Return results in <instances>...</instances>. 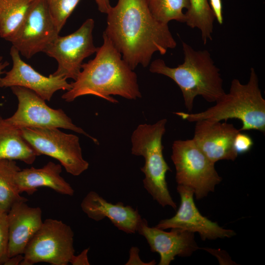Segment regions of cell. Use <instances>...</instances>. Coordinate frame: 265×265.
I'll return each mask as SVG.
<instances>
[{
	"instance_id": "cell-1",
	"label": "cell",
	"mask_w": 265,
	"mask_h": 265,
	"mask_svg": "<svg viewBox=\"0 0 265 265\" xmlns=\"http://www.w3.org/2000/svg\"><path fill=\"white\" fill-rule=\"evenodd\" d=\"M106 14L103 33L132 70L148 66L155 53L163 55L177 46L168 24L154 18L147 0H118Z\"/></svg>"
},
{
	"instance_id": "cell-2",
	"label": "cell",
	"mask_w": 265,
	"mask_h": 265,
	"mask_svg": "<svg viewBox=\"0 0 265 265\" xmlns=\"http://www.w3.org/2000/svg\"><path fill=\"white\" fill-rule=\"evenodd\" d=\"M104 42L95 57L83 63L71 88L62 95L67 102L85 95H94L112 103L118 101L111 95L129 100L142 97L136 74L123 59L120 53L103 33Z\"/></svg>"
},
{
	"instance_id": "cell-3",
	"label": "cell",
	"mask_w": 265,
	"mask_h": 265,
	"mask_svg": "<svg viewBox=\"0 0 265 265\" xmlns=\"http://www.w3.org/2000/svg\"><path fill=\"white\" fill-rule=\"evenodd\" d=\"M184 62L176 67L166 65L163 60L151 62V73L171 79L180 88L186 107L193 109L195 98L201 96L207 102L215 103L225 94L220 70L214 64L207 50L195 51L182 42Z\"/></svg>"
},
{
	"instance_id": "cell-4",
	"label": "cell",
	"mask_w": 265,
	"mask_h": 265,
	"mask_svg": "<svg viewBox=\"0 0 265 265\" xmlns=\"http://www.w3.org/2000/svg\"><path fill=\"white\" fill-rule=\"evenodd\" d=\"M216 104L198 113L177 112L174 113L188 122L200 120L227 121L237 119L242 123L239 131L257 130L265 132V100L259 87V79L255 69H250L247 83L242 84L237 79L231 83L230 90Z\"/></svg>"
},
{
	"instance_id": "cell-5",
	"label": "cell",
	"mask_w": 265,
	"mask_h": 265,
	"mask_svg": "<svg viewBox=\"0 0 265 265\" xmlns=\"http://www.w3.org/2000/svg\"><path fill=\"white\" fill-rule=\"evenodd\" d=\"M167 119L163 118L153 124H140L131 136L132 154L144 158L141 168L144 175L143 186L153 199L163 207L177 206L168 188L166 174L170 168L162 153V138L166 131Z\"/></svg>"
},
{
	"instance_id": "cell-6",
	"label": "cell",
	"mask_w": 265,
	"mask_h": 265,
	"mask_svg": "<svg viewBox=\"0 0 265 265\" xmlns=\"http://www.w3.org/2000/svg\"><path fill=\"white\" fill-rule=\"evenodd\" d=\"M171 158L175 167L177 185L192 189L197 200L214 191L222 180L215 169V163L192 139L174 141Z\"/></svg>"
},
{
	"instance_id": "cell-7",
	"label": "cell",
	"mask_w": 265,
	"mask_h": 265,
	"mask_svg": "<svg viewBox=\"0 0 265 265\" xmlns=\"http://www.w3.org/2000/svg\"><path fill=\"white\" fill-rule=\"evenodd\" d=\"M74 232L61 220L48 218L28 242L21 265H67L75 255Z\"/></svg>"
},
{
	"instance_id": "cell-8",
	"label": "cell",
	"mask_w": 265,
	"mask_h": 265,
	"mask_svg": "<svg viewBox=\"0 0 265 265\" xmlns=\"http://www.w3.org/2000/svg\"><path fill=\"white\" fill-rule=\"evenodd\" d=\"M25 139L38 156L45 155L57 160L66 172L78 176L86 171L89 163L82 156L78 136L58 128H23Z\"/></svg>"
},
{
	"instance_id": "cell-9",
	"label": "cell",
	"mask_w": 265,
	"mask_h": 265,
	"mask_svg": "<svg viewBox=\"0 0 265 265\" xmlns=\"http://www.w3.org/2000/svg\"><path fill=\"white\" fill-rule=\"evenodd\" d=\"M10 88L18 102L16 111L6 119L10 124L19 129H65L83 134L96 144H99L96 138L75 125L62 109L50 107L45 100L31 90L20 86H12Z\"/></svg>"
},
{
	"instance_id": "cell-10",
	"label": "cell",
	"mask_w": 265,
	"mask_h": 265,
	"mask_svg": "<svg viewBox=\"0 0 265 265\" xmlns=\"http://www.w3.org/2000/svg\"><path fill=\"white\" fill-rule=\"evenodd\" d=\"M94 27L93 19H87L75 32L64 36L58 35L46 48L43 53L55 59L58 65L52 75L76 79L84 59L98 49L93 42Z\"/></svg>"
},
{
	"instance_id": "cell-11",
	"label": "cell",
	"mask_w": 265,
	"mask_h": 265,
	"mask_svg": "<svg viewBox=\"0 0 265 265\" xmlns=\"http://www.w3.org/2000/svg\"><path fill=\"white\" fill-rule=\"evenodd\" d=\"M59 32L45 0H35L23 24L10 42L20 54L29 59L44 52Z\"/></svg>"
},
{
	"instance_id": "cell-12",
	"label": "cell",
	"mask_w": 265,
	"mask_h": 265,
	"mask_svg": "<svg viewBox=\"0 0 265 265\" xmlns=\"http://www.w3.org/2000/svg\"><path fill=\"white\" fill-rule=\"evenodd\" d=\"M177 190L181 203L176 213L171 218L161 220L155 227L162 230L178 228L197 232L203 240L231 238L236 235L234 231L223 228L200 213L194 203L192 189L178 185Z\"/></svg>"
},
{
	"instance_id": "cell-13",
	"label": "cell",
	"mask_w": 265,
	"mask_h": 265,
	"mask_svg": "<svg viewBox=\"0 0 265 265\" xmlns=\"http://www.w3.org/2000/svg\"><path fill=\"white\" fill-rule=\"evenodd\" d=\"M10 54L12 60L11 69L0 77V87L20 86L34 92L45 101H50L55 92L68 91L71 84L67 79L59 76L42 75L23 60L18 50L12 46Z\"/></svg>"
},
{
	"instance_id": "cell-14",
	"label": "cell",
	"mask_w": 265,
	"mask_h": 265,
	"mask_svg": "<svg viewBox=\"0 0 265 265\" xmlns=\"http://www.w3.org/2000/svg\"><path fill=\"white\" fill-rule=\"evenodd\" d=\"M195 123L192 139L211 161L236 159L234 141L239 129L226 121L200 120Z\"/></svg>"
},
{
	"instance_id": "cell-15",
	"label": "cell",
	"mask_w": 265,
	"mask_h": 265,
	"mask_svg": "<svg viewBox=\"0 0 265 265\" xmlns=\"http://www.w3.org/2000/svg\"><path fill=\"white\" fill-rule=\"evenodd\" d=\"M136 232L145 238L152 252L159 254V265H169L176 256H190L199 248L193 233L178 228L165 232L150 227L145 218L139 222Z\"/></svg>"
},
{
	"instance_id": "cell-16",
	"label": "cell",
	"mask_w": 265,
	"mask_h": 265,
	"mask_svg": "<svg viewBox=\"0 0 265 265\" xmlns=\"http://www.w3.org/2000/svg\"><path fill=\"white\" fill-rule=\"evenodd\" d=\"M80 207L90 219L99 221L107 218L117 228L127 234L135 233L142 219L137 209L125 206L120 202L116 204L108 202L94 191L86 195Z\"/></svg>"
},
{
	"instance_id": "cell-17",
	"label": "cell",
	"mask_w": 265,
	"mask_h": 265,
	"mask_svg": "<svg viewBox=\"0 0 265 265\" xmlns=\"http://www.w3.org/2000/svg\"><path fill=\"white\" fill-rule=\"evenodd\" d=\"M26 202L16 203L7 212L8 258L23 254L28 242L43 222L41 209L30 207Z\"/></svg>"
},
{
	"instance_id": "cell-18",
	"label": "cell",
	"mask_w": 265,
	"mask_h": 265,
	"mask_svg": "<svg viewBox=\"0 0 265 265\" xmlns=\"http://www.w3.org/2000/svg\"><path fill=\"white\" fill-rule=\"evenodd\" d=\"M62 166L60 164L49 161L42 168L20 169L15 175L20 193L25 192L31 195L37 191L38 187L45 186L58 193L73 196L74 189L60 175Z\"/></svg>"
},
{
	"instance_id": "cell-19",
	"label": "cell",
	"mask_w": 265,
	"mask_h": 265,
	"mask_svg": "<svg viewBox=\"0 0 265 265\" xmlns=\"http://www.w3.org/2000/svg\"><path fill=\"white\" fill-rule=\"evenodd\" d=\"M37 156L21 129L9 123L0 114V160H18L31 164Z\"/></svg>"
},
{
	"instance_id": "cell-20",
	"label": "cell",
	"mask_w": 265,
	"mask_h": 265,
	"mask_svg": "<svg viewBox=\"0 0 265 265\" xmlns=\"http://www.w3.org/2000/svg\"><path fill=\"white\" fill-rule=\"evenodd\" d=\"M35 0H0V37L10 42L23 24Z\"/></svg>"
},
{
	"instance_id": "cell-21",
	"label": "cell",
	"mask_w": 265,
	"mask_h": 265,
	"mask_svg": "<svg viewBox=\"0 0 265 265\" xmlns=\"http://www.w3.org/2000/svg\"><path fill=\"white\" fill-rule=\"evenodd\" d=\"M20 169L15 160H0V209L6 212L16 203L28 200L20 195L16 183L15 175Z\"/></svg>"
},
{
	"instance_id": "cell-22",
	"label": "cell",
	"mask_w": 265,
	"mask_h": 265,
	"mask_svg": "<svg viewBox=\"0 0 265 265\" xmlns=\"http://www.w3.org/2000/svg\"><path fill=\"white\" fill-rule=\"evenodd\" d=\"M190 6L185 13L186 25L192 28H197L201 33L204 44L212 40L214 14L208 0H189Z\"/></svg>"
},
{
	"instance_id": "cell-23",
	"label": "cell",
	"mask_w": 265,
	"mask_h": 265,
	"mask_svg": "<svg viewBox=\"0 0 265 265\" xmlns=\"http://www.w3.org/2000/svg\"><path fill=\"white\" fill-rule=\"evenodd\" d=\"M149 10L158 21L168 24L172 20L186 23L184 9L189 8V0H147Z\"/></svg>"
},
{
	"instance_id": "cell-24",
	"label": "cell",
	"mask_w": 265,
	"mask_h": 265,
	"mask_svg": "<svg viewBox=\"0 0 265 265\" xmlns=\"http://www.w3.org/2000/svg\"><path fill=\"white\" fill-rule=\"evenodd\" d=\"M81 0H45L50 15L60 32Z\"/></svg>"
},
{
	"instance_id": "cell-25",
	"label": "cell",
	"mask_w": 265,
	"mask_h": 265,
	"mask_svg": "<svg viewBox=\"0 0 265 265\" xmlns=\"http://www.w3.org/2000/svg\"><path fill=\"white\" fill-rule=\"evenodd\" d=\"M8 225L7 212L0 209V265L8 259Z\"/></svg>"
},
{
	"instance_id": "cell-26",
	"label": "cell",
	"mask_w": 265,
	"mask_h": 265,
	"mask_svg": "<svg viewBox=\"0 0 265 265\" xmlns=\"http://www.w3.org/2000/svg\"><path fill=\"white\" fill-rule=\"evenodd\" d=\"M252 137L245 133L238 132L235 137L234 148L238 155L249 152L253 146Z\"/></svg>"
},
{
	"instance_id": "cell-27",
	"label": "cell",
	"mask_w": 265,
	"mask_h": 265,
	"mask_svg": "<svg viewBox=\"0 0 265 265\" xmlns=\"http://www.w3.org/2000/svg\"><path fill=\"white\" fill-rule=\"evenodd\" d=\"M139 249L137 247L132 246L129 251V258L125 264L126 265H154L156 264L155 260L148 263L142 261L139 256Z\"/></svg>"
},
{
	"instance_id": "cell-28",
	"label": "cell",
	"mask_w": 265,
	"mask_h": 265,
	"mask_svg": "<svg viewBox=\"0 0 265 265\" xmlns=\"http://www.w3.org/2000/svg\"><path fill=\"white\" fill-rule=\"evenodd\" d=\"M208 1H209V3L214 14L215 19L220 25H222L223 23V18L221 0H208Z\"/></svg>"
},
{
	"instance_id": "cell-29",
	"label": "cell",
	"mask_w": 265,
	"mask_h": 265,
	"mask_svg": "<svg viewBox=\"0 0 265 265\" xmlns=\"http://www.w3.org/2000/svg\"><path fill=\"white\" fill-rule=\"evenodd\" d=\"M89 250V248H87L83 250L79 255H74L70 263L73 265H89L88 257Z\"/></svg>"
},
{
	"instance_id": "cell-30",
	"label": "cell",
	"mask_w": 265,
	"mask_h": 265,
	"mask_svg": "<svg viewBox=\"0 0 265 265\" xmlns=\"http://www.w3.org/2000/svg\"><path fill=\"white\" fill-rule=\"evenodd\" d=\"M98 10L102 13L107 14L111 7L109 0H94Z\"/></svg>"
},
{
	"instance_id": "cell-31",
	"label": "cell",
	"mask_w": 265,
	"mask_h": 265,
	"mask_svg": "<svg viewBox=\"0 0 265 265\" xmlns=\"http://www.w3.org/2000/svg\"><path fill=\"white\" fill-rule=\"evenodd\" d=\"M24 258L23 254L17 255L8 258L4 265H21Z\"/></svg>"
},
{
	"instance_id": "cell-32",
	"label": "cell",
	"mask_w": 265,
	"mask_h": 265,
	"mask_svg": "<svg viewBox=\"0 0 265 265\" xmlns=\"http://www.w3.org/2000/svg\"><path fill=\"white\" fill-rule=\"evenodd\" d=\"M9 65L7 61H4L3 57L0 55V76L5 73L4 70Z\"/></svg>"
}]
</instances>
